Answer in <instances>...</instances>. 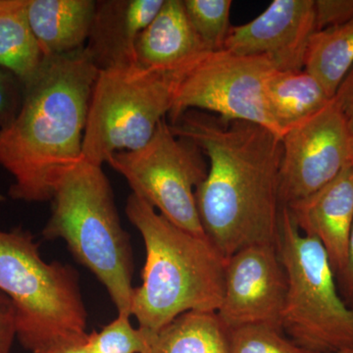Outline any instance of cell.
<instances>
[{"mask_svg":"<svg viewBox=\"0 0 353 353\" xmlns=\"http://www.w3.org/2000/svg\"><path fill=\"white\" fill-rule=\"evenodd\" d=\"M208 161V176L196 190L202 229L225 259L257 245L278 246L282 139L245 121H224L189 110L174 124Z\"/></svg>","mask_w":353,"mask_h":353,"instance_id":"cell-1","label":"cell"},{"mask_svg":"<svg viewBox=\"0 0 353 353\" xmlns=\"http://www.w3.org/2000/svg\"><path fill=\"white\" fill-rule=\"evenodd\" d=\"M99 73L82 48L44 58L25 85L19 113L0 130V165L13 176L12 199L51 201L62 176L83 159L88 106Z\"/></svg>","mask_w":353,"mask_h":353,"instance_id":"cell-2","label":"cell"},{"mask_svg":"<svg viewBox=\"0 0 353 353\" xmlns=\"http://www.w3.org/2000/svg\"><path fill=\"white\" fill-rule=\"evenodd\" d=\"M126 213L145 246L143 284L134 288L132 301L139 327L157 333L183 313L217 312L227 259L208 236L176 226L134 194Z\"/></svg>","mask_w":353,"mask_h":353,"instance_id":"cell-3","label":"cell"},{"mask_svg":"<svg viewBox=\"0 0 353 353\" xmlns=\"http://www.w3.org/2000/svg\"><path fill=\"white\" fill-rule=\"evenodd\" d=\"M0 290L12 301L17 339L28 352L62 353L87 343L78 273L44 261L29 232L0 231Z\"/></svg>","mask_w":353,"mask_h":353,"instance_id":"cell-4","label":"cell"},{"mask_svg":"<svg viewBox=\"0 0 353 353\" xmlns=\"http://www.w3.org/2000/svg\"><path fill=\"white\" fill-rule=\"evenodd\" d=\"M43 234L62 239L105 287L118 314L132 316V254L102 166L83 158L58 183Z\"/></svg>","mask_w":353,"mask_h":353,"instance_id":"cell-5","label":"cell"},{"mask_svg":"<svg viewBox=\"0 0 353 353\" xmlns=\"http://www.w3.org/2000/svg\"><path fill=\"white\" fill-rule=\"evenodd\" d=\"M278 252L287 277L283 332L316 353L353 345V309L339 292L328 254L319 241L297 229L285 206Z\"/></svg>","mask_w":353,"mask_h":353,"instance_id":"cell-6","label":"cell"},{"mask_svg":"<svg viewBox=\"0 0 353 353\" xmlns=\"http://www.w3.org/2000/svg\"><path fill=\"white\" fill-rule=\"evenodd\" d=\"M182 68H148L136 62L101 70L88 106L83 157L102 166L116 152L148 143L170 112Z\"/></svg>","mask_w":353,"mask_h":353,"instance_id":"cell-7","label":"cell"},{"mask_svg":"<svg viewBox=\"0 0 353 353\" xmlns=\"http://www.w3.org/2000/svg\"><path fill=\"white\" fill-rule=\"evenodd\" d=\"M108 164L126 179L132 194L166 219L190 233L205 236L196 190L208 176V161L199 146L174 134L166 118L160 121L148 143L136 150L116 152Z\"/></svg>","mask_w":353,"mask_h":353,"instance_id":"cell-8","label":"cell"},{"mask_svg":"<svg viewBox=\"0 0 353 353\" xmlns=\"http://www.w3.org/2000/svg\"><path fill=\"white\" fill-rule=\"evenodd\" d=\"M274 70L264 57L209 51L181 70L169 124L187 111L199 110L227 122L254 123L276 134L264 101L265 83Z\"/></svg>","mask_w":353,"mask_h":353,"instance_id":"cell-9","label":"cell"},{"mask_svg":"<svg viewBox=\"0 0 353 353\" xmlns=\"http://www.w3.org/2000/svg\"><path fill=\"white\" fill-rule=\"evenodd\" d=\"M280 196L283 206L310 196L350 164V136L332 101L282 137Z\"/></svg>","mask_w":353,"mask_h":353,"instance_id":"cell-10","label":"cell"},{"mask_svg":"<svg viewBox=\"0 0 353 353\" xmlns=\"http://www.w3.org/2000/svg\"><path fill=\"white\" fill-rule=\"evenodd\" d=\"M287 277L278 246L243 248L227 259L224 294L217 315L228 330L268 325L282 330Z\"/></svg>","mask_w":353,"mask_h":353,"instance_id":"cell-11","label":"cell"},{"mask_svg":"<svg viewBox=\"0 0 353 353\" xmlns=\"http://www.w3.org/2000/svg\"><path fill=\"white\" fill-rule=\"evenodd\" d=\"M315 32V0H274L250 22L232 27L223 50L266 58L279 71H299Z\"/></svg>","mask_w":353,"mask_h":353,"instance_id":"cell-12","label":"cell"},{"mask_svg":"<svg viewBox=\"0 0 353 353\" xmlns=\"http://www.w3.org/2000/svg\"><path fill=\"white\" fill-rule=\"evenodd\" d=\"M297 229L321 243L340 276L353 226V168L348 164L333 181L285 206Z\"/></svg>","mask_w":353,"mask_h":353,"instance_id":"cell-13","label":"cell"},{"mask_svg":"<svg viewBox=\"0 0 353 353\" xmlns=\"http://www.w3.org/2000/svg\"><path fill=\"white\" fill-rule=\"evenodd\" d=\"M164 0L97 1L85 50L101 70L136 63V43Z\"/></svg>","mask_w":353,"mask_h":353,"instance_id":"cell-14","label":"cell"},{"mask_svg":"<svg viewBox=\"0 0 353 353\" xmlns=\"http://www.w3.org/2000/svg\"><path fill=\"white\" fill-rule=\"evenodd\" d=\"M209 51L190 24L183 0H164L136 43L138 63L154 69L182 68Z\"/></svg>","mask_w":353,"mask_h":353,"instance_id":"cell-15","label":"cell"},{"mask_svg":"<svg viewBox=\"0 0 353 353\" xmlns=\"http://www.w3.org/2000/svg\"><path fill=\"white\" fill-rule=\"evenodd\" d=\"M95 9L94 0H27L30 26L44 58L85 48Z\"/></svg>","mask_w":353,"mask_h":353,"instance_id":"cell-16","label":"cell"},{"mask_svg":"<svg viewBox=\"0 0 353 353\" xmlns=\"http://www.w3.org/2000/svg\"><path fill=\"white\" fill-rule=\"evenodd\" d=\"M332 97L305 69L279 71L267 79L264 101L276 134L282 139L290 129L319 112Z\"/></svg>","mask_w":353,"mask_h":353,"instance_id":"cell-17","label":"cell"},{"mask_svg":"<svg viewBox=\"0 0 353 353\" xmlns=\"http://www.w3.org/2000/svg\"><path fill=\"white\" fill-rule=\"evenodd\" d=\"M43 60L30 26L27 0H0V66L26 85L37 75Z\"/></svg>","mask_w":353,"mask_h":353,"instance_id":"cell-18","label":"cell"},{"mask_svg":"<svg viewBox=\"0 0 353 353\" xmlns=\"http://www.w3.org/2000/svg\"><path fill=\"white\" fill-rule=\"evenodd\" d=\"M146 353H229L228 329L216 312L190 311L153 334Z\"/></svg>","mask_w":353,"mask_h":353,"instance_id":"cell-19","label":"cell"},{"mask_svg":"<svg viewBox=\"0 0 353 353\" xmlns=\"http://www.w3.org/2000/svg\"><path fill=\"white\" fill-rule=\"evenodd\" d=\"M353 65V20L316 31L309 39L304 69L333 99Z\"/></svg>","mask_w":353,"mask_h":353,"instance_id":"cell-20","label":"cell"},{"mask_svg":"<svg viewBox=\"0 0 353 353\" xmlns=\"http://www.w3.org/2000/svg\"><path fill=\"white\" fill-rule=\"evenodd\" d=\"M190 24L211 50L224 48L232 26L231 0H183Z\"/></svg>","mask_w":353,"mask_h":353,"instance_id":"cell-21","label":"cell"},{"mask_svg":"<svg viewBox=\"0 0 353 353\" xmlns=\"http://www.w3.org/2000/svg\"><path fill=\"white\" fill-rule=\"evenodd\" d=\"M130 317L118 314L101 332L88 334V350L92 353H146L154 333L141 327L134 328Z\"/></svg>","mask_w":353,"mask_h":353,"instance_id":"cell-22","label":"cell"},{"mask_svg":"<svg viewBox=\"0 0 353 353\" xmlns=\"http://www.w3.org/2000/svg\"><path fill=\"white\" fill-rule=\"evenodd\" d=\"M283 330L248 325L228 330L229 353H316L285 338Z\"/></svg>","mask_w":353,"mask_h":353,"instance_id":"cell-23","label":"cell"},{"mask_svg":"<svg viewBox=\"0 0 353 353\" xmlns=\"http://www.w3.org/2000/svg\"><path fill=\"white\" fill-rule=\"evenodd\" d=\"M24 90L20 79L0 66V130L8 127L19 113Z\"/></svg>","mask_w":353,"mask_h":353,"instance_id":"cell-24","label":"cell"},{"mask_svg":"<svg viewBox=\"0 0 353 353\" xmlns=\"http://www.w3.org/2000/svg\"><path fill=\"white\" fill-rule=\"evenodd\" d=\"M353 20V0H315L316 31Z\"/></svg>","mask_w":353,"mask_h":353,"instance_id":"cell-25","label":"cell"},{"mask_svg":"<svg viewBox=\"0 0 353 353\" xmlns=\"http://www.w3.org/2000/svg\"><path fill=\"white\" fill-rule=\"evenodd\" d=\"M16 338L15 309L11 299L0 290V353H10Z\"/></svg>","mask_w":353,"mask_h":353,"instance_id":"cell-26","label":"cell"},{"mask_svg":"<svg viewBox=\"0 0 353 353\" xmlns=\"http://www.w3.org/2000/svg\"><path fill=\"white\" fill-rule=\"evenodd\" d=\"M333 101L353 138V65L339 85Z\"/></svg>","mask_w":353,"mask_h":353,"instance_id":"cell-27","label":"cell"},{"mask_svg":"<svg viewBox=\"0 0 353 353\" xmlns=\"http://www.w3.org/2000/svg\"><path fill=\"white\" fill-rule=\"evenodd\" d=\"M341 285L345 294L343 299L348 305L353 309V226L350 232V240H348L347 260H345V268L340 276Z\"/></svg>","mask_w":353,"mask_h":353,"instance_id":"cell-28","label":"cell"},{"mask_svg":"<svg viewBox=\"0 0 353 353\" xmlns=\"http://www.w3.org/2000/svg\"><path fill=\"white\" fill-rule=\"evenodd\" d=\"M62 353H92L90 350L87 347V345H78V347H74L72 348H69V350H65L64 352Z\"/></svg>","mask_w":353,"mask_h":353,"instance_id":"cell-29","label":"cell"},{"mask_svg":"<svg viewBox=\"0 0 353 353\" xmlns=\"http://www.w3.org/2000/svg\"><path fill=\"white\" fill-rule=\"evenodd\" d=\"M333 353H353V345H348L347 347L341 348V350H338V352Z\"/></svg>","mask_w":353,"mask_h":353,"instance_id":"cell-30","label":"cell"},{"mask_svg":"<svg viewBox=\"0 0 353 353\" xmlns=\"http://www.w3.org/2000/svg\"><path fill=\"white\" fill-rule=\"evenodd\" d=\"M350 164L352 165L353 168V138L352 137V139H350Z\"/></svg>","mask_w":353,"mask_h":353,"instance_id":"cell-31","label":"cell"}]
</instances>
